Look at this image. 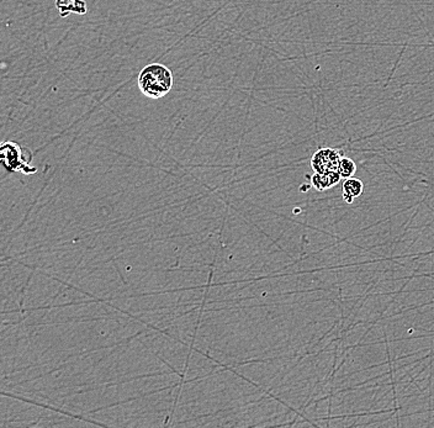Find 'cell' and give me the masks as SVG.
I'll return each instance as SVG.
<instances>
[{"label":"cell","mask_w":434,"mask_h":428,"mask_svg":"<svg viewBox=\"0 0 434 428\" xmlns=\"http://www.w3.org/2000/svg\"><path fill=\"white\" fill-rule=\"evenodd\" d=\"M138 88L149 99H160L171 93L174 78L171 69L160 63H151L138 74Z\"/></svg>","instance_id":"1"},{"label":"cell","mask_w":434,"mask_h":428,"mask_svg":"<svg viewBox=\"0 0 434 428\" xmlns=\"http://www.w3.org/2000/svg\"><path fill=\"white\" fill-rule=\"evenodd\" d=\"M0 159L5 169L10 173L21 171L24 174L36 173V168L31 167L29 160L25 158L23 147L16 142H5L0 148Z\"/></svg>","instance_id":"2"},{"label":"cell","mask_w":434,"mask_h":428,"mask_svg":"<svg viewBox=\"0 0 434 428\" xmlns=\"http://www.w3.org/2000/svg\"><path fill=\"white\" fill-rule=\"evenodd\" d=\"M341 153L333 148H320L317 152L312 156V169L317 173H328L338 171V165L341 162Z\"/></svg>","instance_id":"3"},{"label":"cell","mask_w":434,"mask_h":428,"mask_svg":"<svg viewBox=\"0 0 434 428\" xmlns=\"http://www.w3.org/2000/svg\"><path fill=\"white\" fill-rule=\"evenodd\" d=\"M342 177L339 176L338 171L328 173L315 171V174L311 177V185L318 191H326L339 183Z\"/></svg>","instance_id":"4"},{"label":"cell","mask_w":434,"mask_h":428,"mask_svg":"<svg viewBox=\"0 0 434 428\" xmlns=\"http://www.w3.org/2000/svg\"><path fill=\"white\" fill-rule=\"evenodd\" d=\"M355 171H357V165H355L354 160L352 158H348V157H342L341 162H339V165H338V173H339V176L342 177V179H348V178L353 177Z\"/></svg>","instance_id":"6"},{"label":"cell","mask_w":434,"mask_h":428,"mask_svg":"<svg viewBox=\"0 0 434 428\" xmlns=\"http://www.w3.org/2000/svg\"><path fill=\"white\" fill-rule=\"evenodd\" d=\"M364 184L358 178H348L343 182V199L347 204L354 202L355 198H359L363 194Z\"/></svg>","instance_id":"5"}]
</instances>
